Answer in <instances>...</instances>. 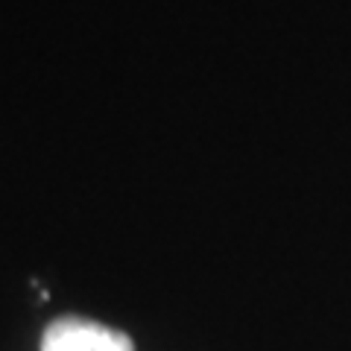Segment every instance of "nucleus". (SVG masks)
Instances as JSON below:
<instances>
[{"label": "nucleus", "mask_w": 351, "mask_h": 351, "mask_svg": "<svg viewBox=\"0 0 351 351\" xmlns=\"http://www.w3.org/2000/svg\"><path fill=\"white\" fill-rule=\"evenodd\" d=\"M41 351H135V343L123 331L94 319L64 316L44 331Z\"/></svg>", "instance_id": "nucleus-1"}]
</instances>
